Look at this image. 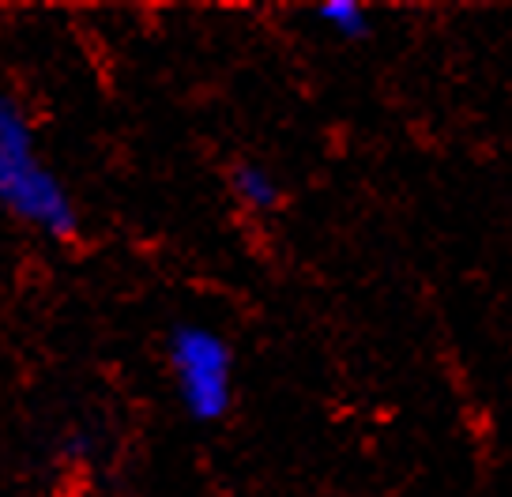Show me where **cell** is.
<instances>
[{
    "mask_svg": "<svg viewBox=\"0 0 512 497\" xmlns=\"http://www.w3.org/2000/svg\"><path fill=\"white\" fill-rule=\"evenodd\" d=\"M0 193L12 215L42 226L53 238H68L76 230L72 200L61 189V181L49 174L46 162L38 159L31 125L23 121L16 102H4L0 110Z\"/></svg>",
    "mask_w": 512,
    "mask_h": 497,
    "instance_id": "6da1fadb",
    "label": "cell"
},
{
    "mask_svg": "<svg viewBox=\"0 0 512 497\" xmlns=\"http://www.w3.org/2000/svg\"><path fill=\"white\" fill-rule=\"evenodd\" d=\"M170 366H174L177 396L192 418H219L230 407V351L208 328H177L170 339Z\"/></svg>",
    "mask_w": 512,
    "mask_h": 497,
    "instance_id": "7a4b0ae2",
    "label": "cell"
},
{
    "mask_svg": "<svg viewBox=\"0 0 512 497\" xmlns=\"http://www.w3.org/2000/svg\"><path fill=\"white\" fill-rule=\"evenodd\" d=\"M234 193L241 196V204H249L256 211L279 204V185L264 170H256V166H241L238 174H234Z\"/></svg>",
    "mask_w": 512,
    "mask_h": 497,
    "instance_id": "3957f363",
    "label": "cell"
},
{
    "mask_svg": "<svg viewBox=\"0 0 512 497\" xmlns=\"http://www.w3.org/2000/svg\"><path fill=\"white\" fill-rule=\"evenodd\" d=\"M320 16H324V23H328L332 31L347 34V38L366 34V12H362V4H354V0H332V4L320 8Z\"/></svg>",
    "mask_w": 512,
    "mask_h": 497,
    "instance_id": "277c9868",
    "label": "cell"
}]
</instances>
